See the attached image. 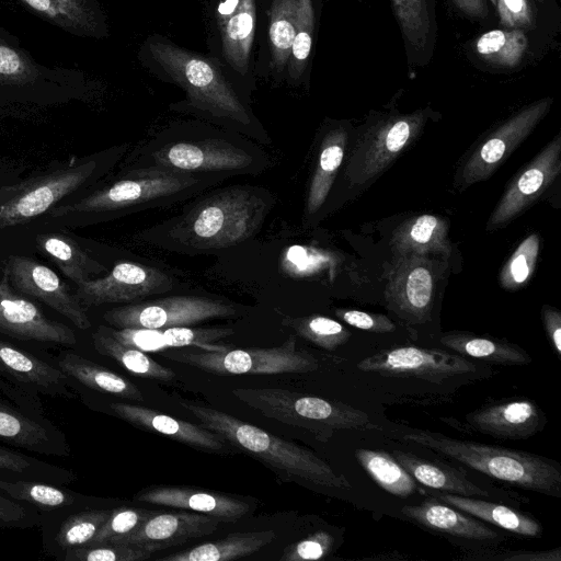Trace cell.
<instances>
[{
	"mask_svg": "<svg viewBox=\"0 0 561 561\" xmlns=\"http://www.w3.org/2000/svg\"><path fill=\"white\" fill-rule=\"evenodd\" d=\"M164 357L218 376L277 375L310 373L318 359L297 348L296 336L289 335L279 346L226 348L224 351L191 350L162 354Z\"/></svg>",
	"mask_w": 561,
	"mask_h": 561,
	"instance_id": "cell-8",
	"label": "cell"
},
{
	"mask_svg": "<svg viewBox=\"0 0 561 561\" xmlns=\"http://www.w3.org/2000/svg\"><path fill=\"white\" fill-rule=\"evenodd\" d=\"M0 392L5 397V399L33 417L45 423L53 422L47 417L38 393L15 385L1 376Z\"/></svg>",
	"mask_w": 561,
	"mask_h": 561,
	"instance_id": "cell-53",
	"label": "cell"
},
{
	"mask_svg": "<svg viewBox=\"0 0 561 561\" xmlns=\"http://www.w3.org/2000/svg\"><path fill=\"white\" fill-rule=\"evenodd\" d=\"M561 171V136L557 135L511 182L491 214L486 230L507 225L554 182Z\"/></svg>",
	"mask_w": 561,
	"mask_h": 561,
	"instance_id": "cell-19",
	"label": "cell"
},
{
	"mask_svg": "<svg viewBox=\"0 0 561 561\" xmlns=\"http://www.w3.org/2000/svg\"><path fill=\"white\" fill-rule=\"evenodd\" d=\"M347 141V133L337 127L323 137L314 167L306 202V213L314 215L324 204L342 164Z\"/></svg>",
	"mask_w": 561,
	"mask_h": 561,
	"instance_id": "cell-38",
	"label": "cell"
},
{
	"mask_svg": "<svg viewBox=\"0 0 561 561\" xmlns=\"http://www.w3.org/2000/svg\"><path fill=\"white\" fill-rule=\"evenodd\" d=\"M542 322L551 342V346L561 356V312L550 306H543L541 310Z\"/></svg>",
	"mask_w": 561,
	"mask_h": 561,
	"instance_id": "cell-56",
	"label": "cell"
},
{
	"mask_svg": "<svg viewBox=\"0 0 561 561\" xmlns=\"http://www.w3.org/2000/svg\"><path fill=\"white\" fill-rule=\"evenodd\" d=\"M226 178L218 173H191L156 165L129 170L110 185L70 204L51 208V217L75 214L136 211L190 197Z\"/></svg>",
	"mask_w": 561,
	"mask_h": 561,
	"instance_id": "cell-4",
	"label": "cell"
},
{
	"mask_svg": "<svg viewBox=\"0 0 561 561\" xmlns=\"http://www.w3.org/2000/svg\"><path fill=\"white\" fill-rule=\"evenodd\" d=\"M96 165L95 161L90 160L0 188V229L22 225L49 211L84 184Z\"/></svg>",
	"mask_w": 561,
	"mask_h": 561,
	"instance_id": "cell-9",
	"label": "cell"
},
{
	"mask_svg": "<svg viewBox=\"0 0 561 561\" xmlns=\"http://www.w3.org/2000/svg\"><path fill=\"white\" fill-rule=\"evenodd\" d=\"M221 522L208 515L191 512H158L131 533L108 542L145 549L151 553L211 535ZM106 543V542H105Z\"/></svg>",
	"mask_w": 561,
	"mask_h": 561,
	"instance_id": "cell-21",
	"label": "cell"
},
{
	"mask_svg": "<svg viewBox=\"0 0 561 561\" xmlns=\"http://www.w3.org/2000/svg\"><path fill=\"white\" fill-rule=\"evenodd\" d=\"M435 285V266L427 256L396 255L385 291L388 306L410 323H425L431 319Z\"/></svg>",
	"mask_w": 561,
	"mask_h": 561,
	"instance_id": "cell-16",
	"label": "cell"
},
{
	"mask_svg": "<svg viewBox=\"0 0 561 561\" xmlns=\"http://www.w3.org/2000/svg\"><path fill=\"white\" fill-rule=\"evenodd\" d=\"M539 245L537 233L529 234L518 244L499 274V283L503 288L517 290L530 280L536 270Z\"/></svg>",
	"mask_w": 561,
	"mask_h": 561,
	"instance_id": "cell-45",
	"label": "cell"
},
{
	"mask_svg": "<svg viewBox=\"0 0 561 561\" xmlns=\"http://www.w3.org/2000/svg\"><path fill=\"white\" fill-rule=\"evenodd\" d=\"M274 530L230 534L225 538L203 542L193 548L159 558L160 561H230L248 557L271 543Z\"/></svg>",
	"mask_w": 561,
	"mask_h": 561,
	"instance_id": "cell-34",
	"label": "cell"
},
{
	"mask_svg": "<svg viewBox=\"0 0 561 561\" xmlns=\"http://www.w3.org/2000/svg\"><path fill=\"white\" fill-rule=\"evenodd\" d=\"M27 11L68 34L105 38L110 34L106 14L98 0H16Z\"/></svg>",
	"mask_w": 561,
	"mask_h": 561,
	"instance_id": "cell-28",
	"label": "cell"
},
{
	"mask_svg": "<svg viewBox=\"0 0 561 561\" xmlns=\"http://www.w3.org/2000/svg\"><path fill=\"white\" fill-rule=\"evenodd\" d=\"M0 440L39 455L68 457L71 453L65 433L54 422H42L2 398Z\"/></svg>",
	"mask_w": 561,
	"mask_h": 561,
	"instance_id": "cell-24",
	"label": "cell"
},
{
	"mask_svg": "<svg viewBox=\"0 0 561 561\" xmlns=\"http://www.w3.org/2000/svg\"><path fill=\"white\" fill-rule=\"evenodd\" d=\"M561 549L556 548L549 551H518L502 557L506 561H560Z\"/></svg>",
	"mask_w": 561,
	"mask_h": 561,
	"instance_id": "cell-57",
	"label": "cell"
},
{
	"mask_svg": "<svg viewBox=\"0 0 561 561\" xmlns=\"http://www.w3.org/2000/svg\"><path fill=\"white\" fill-rule=\"evenodd\" d=\"M36 244L77 286L106 272V267L93 260L73 239L62 233H42Z\"/></svg>",
	"mask_w": 561,
	"mask_h": 561,
	"instance_id": "cell-35",
	"label": "cell"
},
{
	"mask_svg": "<svg viewBox=\"0 0 561 561\" xmlns=\"http://www.w3.org/2000/svg\"><path fill=\"white\" fill-rule=\"evenodd\" d=\"M43 514L31 505L0 493V528L26 529L41 526Z\"/></svg>",
	"mask_w": 561,
	"mask_h": 561,
	"instance_id": "cell-51",
	"label": "cell"
},
{
	"mask_svg": "<svg viewBox=\"0 0 561 561\" xmlns=\"http://www.w3.org/2000/svg\"><path fill=\"white\" fill-rule=\"evenodd\" d=\"M500 23L507 30H529L534 27L535 18L529 0H495Z\"/></svg>",
	"mask_w": 561,
	"mask_h": 561,
	"instance_id": "cell-54",
	"label": "cell"
},
{
	"mask_svg": "<svg viewBox=\"0 0 561 561\" xmlns=\"http://www.w3.org/2000/svg\"><path fill=\"white\" fill-rule=\"evenodd\" d=\"M0 473L61 485L78 479L72 470L3 446H0Z\"/></svg>",
	"mask_w": 561,
	"mask_h": 561,
	"instance_id": "cell-44",
	"label": "cell"
},
{
	"mask_svg": "<svg viewBox=\"0 0 561 561\" xmlns=\"http://www.w3.org/2000/svg\"><path fill=\"white\" fill-rule=\"evenodd\" d=\"M394 459L421 484L444 493L462 496H490V493L449 467L433 463L402 450H393Z\"/></svg>",
	"mask_w": 561,
	"mask_h": 561,
	"instance_id": "cell-37",
	"label": "cell"
},
{
	"mask_svg": "<svg viewBox=\"0 0 561 561\" xmlns=\"http://www.w3.org/2000/svg\"><path fill=\"white\" fill-rule=\"evenodd\" d=\"M108 410L134 426L165 435L196 449L222 451L227 447L224 437L203 425L179 420L139 404L112 402Z\"/></svg>",
	"mask_w": 561,
	"mask_h": 561,
	"instance_id": "cell-27",
	"label": "cell"
},
{
	"mask_svg": "<svg viewBox=\"0 0 561 561\" xmlns=\"http://www.w3.org/2000/svg\"><path fill=\"white\" fill-rule=\"evenodd\" d=\"M172 287V278L165 273L138 263L122 262L105 276L79 285L75 295L83 307H94L135 301L167 293Z\"/></svg>",
	"mask_w": 561,
	"mask_h": 561,
	"instance_id": "cell-18",
	"label": "cell"
},
{
	"mask_svg": "<svg viewBox=\"0 0 561 561\" xmlns=\"http://www.w3.org/2000/svg\"><path fill=\"white\" fill-rule=\"evenodd\" d=\"M401 440L413 443L451 458L473 470L524 490L561 496V468L535 454L453 438L440 433L415 430Z\"/></svg>",
	"mask_w": 561,
	"mask_h": 561,
	"instance_id": "cell-3",
	"label": "cell"
},
{
	"mask_svg": "<svg viewBox=\"0 0 561 561\" xmlns=\"http://www.w3.org/2000/svg\"><path fill=\"white\" fill-rule=\"evenodd\" d=\"M449 224L443 217L422 214L404 220L392 233L391 249L396 255L450 253Z\"/></svg>",
	"mask_w": 561,
	"mask_h": 561,
	"instance_id": "cell-30",
	"label": "cell"
},
{
	"mask_svg": "<svg viewBox=\"0 0 561 561\" xmlns=\"http://www.w3.org/2000/svg\"><path fill=\"white\" fill-rule=\"evenodd\" d=\"M316 30L314 0H297L296 28L286 68L285 82L297 87L306 80Z\"/></svg>",
	"mask_w": 561,
	"mask_h": 561,
	"instance_id": "cell-41",
	"label": "cell"
},
{
	"mask_svg": "<svg viewBox=\"0 0 561 561\" xmlns=\"http://www.w3.org/2000/svg\"><path fill=\"white\" fill-rule=\"evenodd\" d=\"M437 499L491 525L525 537H539L542 527L537 519L512 507L481 500L439 492Z\"/></svg>",
	"mask_w": 561,
	"mask_h": 561,
	"instance_id": "cell-33",
	"label": "cell"
},
{
	"mask_svg": "<svg viewBox=\"0 0 561 561\" xmlns=\"http://www.w3.org/2000/svg\"><path fill=\"white\" fill-rule=\"evenodd\" d=\"M440 343L461 356H468L499 365H526L530 356L518 345L504 340L451 331L440 336Z\"/></svg>",
	"mask_w": 561,
	"mask_h": 561,
	"instance_id": "cell-36",
	"label": "cell"
},
{
	"mask_svg": "<svg viewBox=\"0 0 561 561\" xmlns=\"http://www.w3.org/2000/svg\"><path fill=\"white\" fill-rule=\"evenodd\" d=\"M360 371L388 377L417 378L434 383L476 370L461 355L436 348L399 346L382 350L356 364Z\"/></svg>",
	"mask_w": 561,
	"mask_h": 561,
	"instance_id": "cell-13",
	"label": "cell"
},
{
	"mask_svg": "<svg viewBox=\"0 0 561 561\" xmlns=\"http://www.w3.org/2000/svg\"><path fill=\"white\" fill-rule=\"evenodd\" d=\"M552 103L551 98H542L527 105L484 138L461 169V187L488 180L530 135Z\"/></svg>",
	"mask_w": 561,
	"mask_h": 561,
	"instance_id": "cell-12",
	"label": "cell"
},
{
	"mask_svg": "<svg viewBox=\"0 0 561 561\" xmlns=\"http://www.w3.org/2000/svg\"><path fill=\"white\" fill-rule=\"evenodd\" d=\"M255 77L274 85L285 81L295 36L297 0H256Z\"/></svg>",
	"mask_w": 561,
	"mask_h": 561,
	"instance_id": "cell-14",
	"label": "cell"
},
{
	"mask_svg": "<svg viewBox=\"0 0 561 561\" xmlns=\"http://www.w3.org/2000/svg\"><path fill=\"white\" fill-rule=\"evenodd\" d=\"M0 333L18 340L65 346L77 343L72 329L47 318L35 304L14 293L5 273L0 280Z\"/></svg>",
	"mask_w": 561,
	"mask_h": 561,
	"instance_id": "cell-20",
	"label": "cell"
},
{
	"mask_svg": "<svg viewBox=\"0 0 561 561\" xmlns=\"http://www.w3.org/2000/svg\"><path fill=\"white\" fill-rule=\"evenodd\" d=\"M490 1L495 7V0H490Z\"/></svg>",
	"mask_w": 561,
	"mask_h": 561,
	"instance_id": "cell-59",
	"label": "cell"
},
{
	"mask_svg": "<svg viewBox=\"0 0 561 561\" xmlns=\"http://www.w3.org/2000/svg\"><path fill=\"white\" fill-rule=\"evenodd\" d=\"M0 493L19 503H26L41 513L68 507H92L89 505V497L64 488L61 484L28 480L4 473H0Z\"/></svg>",
	"mask_w": 561,
	"mask_h": 561,
	"instance_id": "cell-31",
	"label": "cell"
},
{
	"mask_svg": "<svg viewBox=\"0 0 561 561\" xmlns=\"http://www.w3.org/2000/svg\"><path fill=\"white\" fill-rule=\"evenodd\" d=\"M0 376L38 394L66 399L75 397L72 380L62 370L2 340Z\"/></svg>",
	"mask_w": 561,
	"mask_h": 561,
	"instance_id": "cell-26",
	"label": "cell"
},
{
	"mask_svg": "<svg viewBox=\"0 0 561 561\" xmlns=\"http://www.w3.org/2000/svg\"><path fill=\"white\" fill-rule=\"evenodd\" d=\"M232 394L263 416L304 428L321 442L329 440L336 431L379 428L362 410L288 389L236 388Z\"/></svg>",
	"mask_w": 561,
	"mask_h": 561,
	"instance_id": "cell-7",
	"label": "cell"
},
{
	"mask_svg": "<svg viewBox=\"0 0 561 561\" xmlns=\"http://www.w3.org/2000/svg\"><path fill=\"white\" fill-rule=\"evenodd\" d=\"M134 500L164 507L198 512L220 522H236L252 510L243 499L213 490L183 485H151L140 490Z\"/></svg>",
	"mask_w": 561,
	"mask_h": 561,
	"instance_id": "cell-22",
	"label": "cell"
},
{
	"mask_svg": "<svg viewBox=\"0 0 561 561\" xmlns=\"http://www.w3.org/2000/svg\"><path fill=\"white\" fill-rule=\"evenodd\" d=\"M92 343L99 354L113 358L136 376L167 382L176 377L172 369L159 364L145 352L117 341L105 325H99L92 333Z\"/></svg>",
	"mask_w": 561,
	"mask_h": 561,
	"instance_id": "cell-39",
	"label": "cell"
},
{
	"mask_svg": "<svg viewBox=\"0 0 561 561\" xmlns=\"http://www.w3.org/2000/svg\"><path fill=\"white\" fill-rule=\"evenodd\" d=\"M111 512V508L68 507L42 513L41 528L45 553L61 560L68 550L88 546Z\"/></svg>",
	"mask_w": 561,
	"mask_h": 561,
	"instance_id": "cell-23",
	"label": "cell"
},
{
	"mask_svg": "<svg viewBox=\"0 0 561 561\" xmlns=\"http://www.w3.org/2000/svg\"><path fill=\"white\" fill-rule=\"evenodd\" d=\"M401 512L423 526L451 536L481 541L499 537L496 531L476 517L437 499H427L419 505H405Z\"/></svg>",
	"mask_w": 561,
	"mask_h": 561,
	"instance_id": "cell-29",
	"label": "cell"
},
{
	"mask_svg": "<svg viewBox=\"0 0 561 561\" xmlns=\"http://www.w3.org/2000/svg\"><path fill=\"white\" fill-rule=\"evenodd\" d=\"M233 334L228 328H191L172 327L163 330L164 341L169 347L195 346L204 351H224L227 347L217 342Z\"/></svg>",
	"mask_w": 561,
	"mask_h": 561,
	"instance_id": "cell-47",
	"label": "cell"
},
{
	"mask_svg": "<svg viewBox=\"0 0 561 561\" xmlns=\"http://www.w3.org/2000/svg\"><path fill=\"white\" fill-rule=\"evenodd\" d=\"M108 333L123 344L129 345L145 353L160 352L168 348L164 341L163 330L147 328H122L106 327Z\"/></svg>",
	"mask_w": 561,
	"mask_h": 561,
	"instance_id": "cell-52",
	"label": "cell"
},
{
	"mask_svg": "<svg viewBox=\"0 0 561 561\" xmlns=\"http://www.w3.org/2000/svg\"><path fill=\"white\" fill-rule=\"evenodd\" d=\"M427 113L416 111L379 121L367 130L346 167L350 182L363 184L382 173L420 135Z\"/></svg>",
	"mask_w": 561,
	"mask_h": 561,
	"instance_id": "cell-11",
	"label": "cell"
},
{
	"mask_svg": "<svg viewBox=\"0 0 561 561\" xmlns=\"http://www.w3.org/2000/svg\"><path fill=\"white\" fill-rule=\"evenodd\" d=\"M457 8L471 19H485L489 14L485 0H453Z\"/></svg>",
	"mask_w": 561,
	"mask_h": 561,
	"instance_id": "cell-58",
	"label": "cell"
},
{
	"mask_svg": "<svg viewBox=\"0 0 561 561\" xmlns=\"http://www.w3.org/2000/svg\"><path fill=\"white\" fill-rule=\"evenodd\" d=\"M207 55L250 104L256 89V0H208L205 8Z\"/></svg>",
	"mask_w": 561,
	"mask_h": 561,
	"instance_id": "cell-6",
	"label": "cell"
},
{
	"mask_svg": "<svg viewBox=\"0 0 561 561\" xmlns=\"http://www.w3.org/2000/svg\"><path fill=\"white\" fill-rule=\"evenodd\" d=\"M285 323L298 335L327 351L336 350L351 337V332L344 325L323 316L287 319Z\"/></svg>",
	"mask_w": 561,
	"mask_h": 561,
	"instance_id": "cell-46",
	"label": "cell"
},
{
	"mask_svg": "<svg viewBox=\"0 0 561 561\" xmlns=\"http://www.w3.org/2000/svg\"><path fill=\"white\" fill-rule=\"evenodd\" d=\"M477 55L485 62L514 68L522 61L528 39L522 30L499 28L481 34L476 41Z\"/></svg>",
	"mask_w": 561,
	"mask_h": 561,
	"instance_id": "cell-43",
	"label": "cell"
},
{
	"mask_svg": "<svg viewBox=\"0 0 561 561\" xmlns=\"http://www.w3.org/2000/svg\"><path fill=\"white\" fill-rule=\"evenodd\" d=\"M151 552L122 543H100L95 546L77 547L68 550L62 561H144Z\"/></svg>",
	"mask_w": 561,
	"mask_h": 561,
	"instance_id": "cell-48",
	"label": "cell"
},
{
	"mask_svg": "<svg viewBox=\"0 0 561 561\" xmlns=\"http://www.w3.org/2000/svg\"><path fill=\"white\" fill-rule=\"evenodd\" d=\"M180 405L193 414L203 426L275 471L327 488H351V483L342 473L336 472L325 460L305 446L199 402L180 400Z\"/></svg>",
	"mask_w": 561,
	"mask_h": 561,
	"instance_id": "cell-2",
	"label": "cell"
},
{
	"mask_svg": "<svg viewBox=\"0 0 561 561\" xmlns=\"http://www.w3.org/2000/svg\"><path fill=\"white\" fill-rule=\"evenodd\" d=\"M3 273L18 291L44 302L78 329L91 327L85 309L76 295L46 265L28 256L11 255L4 263Z\"/></svg>",
	"mask_w": 561,
	"mask_h": 561,
	"instance_id": "cell-17",
	"label": "cell"
},
{
	"mask_svg": "<svg viewBox=\"0 0 561 561\" xmlns=\"http://www.w3.org/2000/svg\"><path fill=\"white\" fill-rule=\"evenodd\" d=\"M156 165L191 173L233 174L249 172L256 162L250 151L224 138L181 140L150 153Z\"/></svg>",
	"mask_w": 561,
	"mask_h": 561,
	"instance_id": "cell-15",
	"label": "cell"
},
{
	"mask_svg": "<svg viewBox=\"0 0 561 561\" xmlns=\"http://www.w3.org/2000/svg\"><path fill=\"white\" fill-rule=\"evenodd\" d=\"M267 193L230 187L196 204L169 230L172 241L193 250L227 248L254 233L268 209Z\"/></svg>",
	"mask_w": 561,
	"mask_h": 561,
	"instance_id": "cell-5",
	"label": "cell"
},
{
	"mask_svg": "<svg viewBox=\"0 0 561 561\" xmlns=\"http://www.w3.org/2000/svg\"><path fill=\"white\" fill-rule=\"evenodd\" d=\"M391 1L410 58L431 53L435 32L432 0Z\"/></svg>",
	"mask_w": 561,
	"mask_h": 561,
	"instance_id": "cell-40",
	"label": "cell"
},
{
	"mask_svg": "<svg viewBox=\"0 0 561 561\" xmlns=\"http://www.w3.org/2000/svg\"><path fill=\"white\" fill-rule=\"evenodd\" d=\"M137 60L158 80L182 89L184 99L172 103V110L260 137L262 127L250 104L209 55L184 48L154 33L140 44Z\"/></svg>",
	"mask_w": 561,
	"mask_h": 561,
	"instance_id": "cell-1",
	"label": "cell"
},
{
	"mask_svg": "<svg viewBox=\"0 0 561 561\" xmlns=\"http://www.w3.org/2000/svg\"><path fill=\"white\" fill-rule=\"evenodd\" d=\"M335 314L345 323L359 330L374 333H391L396 330V324L387 316L380 313L355 309H337Z\"/></svg>",
	"mask_w": 561,
	"mask_h": 561,
	"instance_id": "cell-55",
	"label": "cell"
},
{
	"mask_svg": "<svg viewBox=\"0 0 561 561\" xmlns=\"http://www.w3.org/2000/svg\"><path fill=\"white\" fill-rule=\"evenodd\" d=\"M474 431L503 439H525L541 431L546 416L536 402L515 399L489 404L466 415Z\"/></svg>",
	"mask_w": 561,
	"mask_h": 561,
	"instance_id": "cell-25",
	"label": "cell"
},
{
	"mask_svg": "<svg viewBox=\"0 0 561 561\" xmlns=\"http://www.w3.org/2000/svg\"><path fill=\"white\" fill-rule=\"evenodd\" d=\"M236 314L237 309L221 300L199 296H170L112 308L103 314V319L116 329L164 330Z\"/></svg>",
	"mask_w": 561,
	"mask_h": 561,
	"instance_id": "cell-10",
	"label": "cell"
},
{
	"mask_svg": "<svg viewBox=\"0 0 561 561\" xmlns=\"http://www.w3.org/2000/svg\"><path fill=\"white\" fill-rule=\"evenodd\" d=\"M333 543V537L320 530L288 546L279 557V561L320 560L330 553Z\"/></svg>",
	"mask_w": 561,
	"mask_h": 561,
	"instance_id": "cell-50",
	"label": "cell"
},
{
	"mask_svg": "<svg viewBox=\"0 0 561 561\" xmlns=\"http://www.w3.org/2000/svg\"><path fill=\"white\" fill-rule=\"evenodd\" d=\"M158 512V510L140 507L122 506L113 508L106 522L88 546L105 543L115 537L127 535Z\"/></svg>",
	"mask_w": 561,
	"mask_h": 561,
	"instance_id": "cell-49",
	"label": "cell"
},
{
	"mask_svg": "<svg viewBox=\"0 0 561 561\" xmlns=\"http://www.w3.org/2000/svg\"><path fill=\"white\" fill-rule=\"evenodd\" d=\"M57 363L58 368L72 381H77L89 389L131 401H145V397L137 385L81 355L62 352L59 354Z\"/></svg>",
	"mask_w": 561,
	"mask_h": 561,
	"instance_id": "cell-32",
	"label": "cell"
},
{
	"mask_svg": "<svg viewBox=\"0 0 561 561\" xmlns=\"http://www.w3.org/2000/svg\"><path fill=\"white\" fill-rule=\"evenodd\" d=\"M355 458L370 478L388 493L407 497L415 492V480L393 456L380 450L357 448Z\"/></svg>",
	"mask_w": 561,
	"mask_h": 561,
	"instance_id": "cell-42",
	"label": "cell"
}]
</instances>
